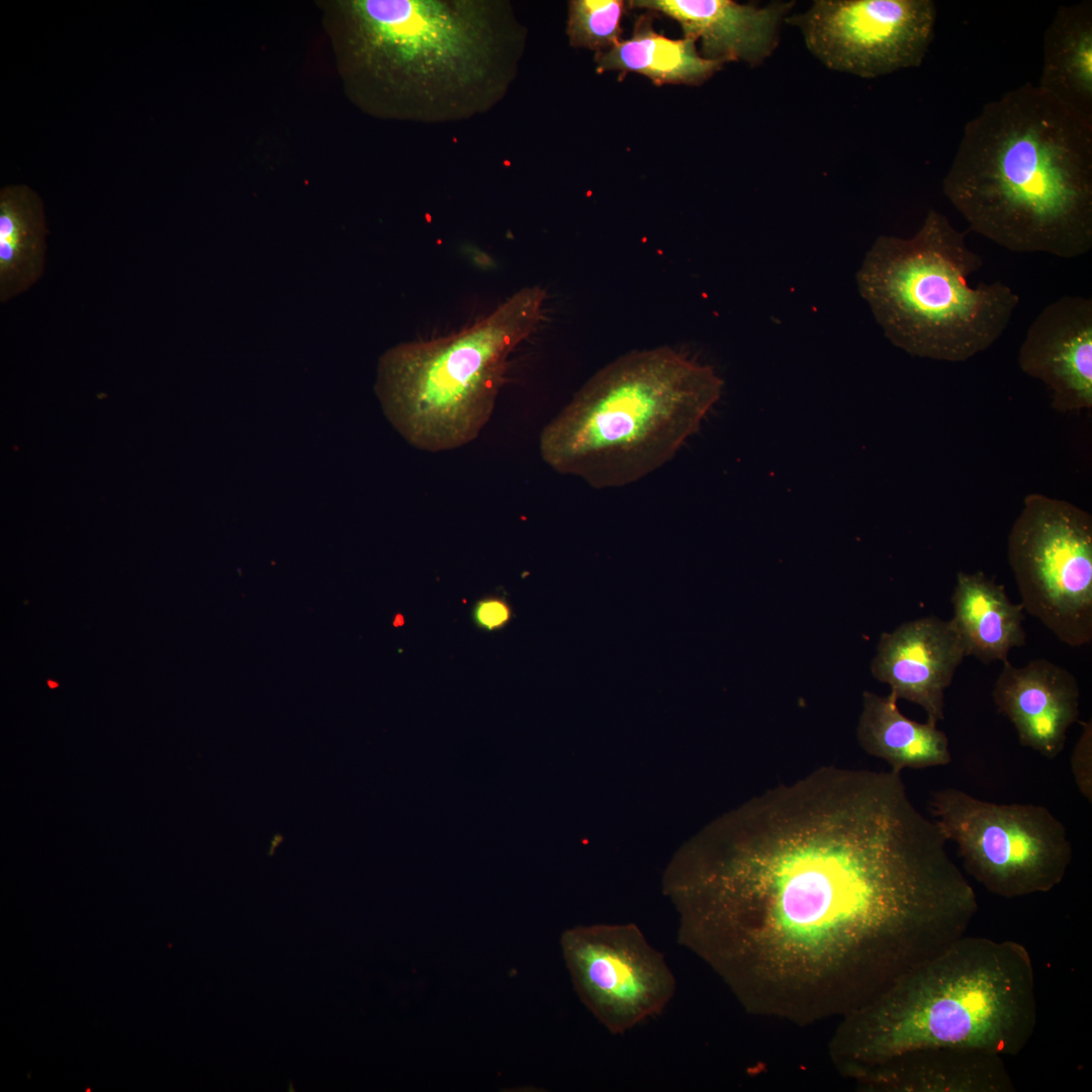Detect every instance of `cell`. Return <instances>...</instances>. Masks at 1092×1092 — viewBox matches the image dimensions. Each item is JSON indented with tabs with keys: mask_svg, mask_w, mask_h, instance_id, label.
Here are the masks:
<instances>
[{
	"mask_svg": "<svg viewBox=\"0 0 1092 1092\" xmlns=\"http://www.w3.org/2000/svg\"><path fill=\"white\" fill-rule=\"evenodd\" d=\"M950 602V621L967 656L1004 663L1013 648L1025 645L1023 607L1012 603L1004 586L985 573L958 572Z\"/></svg>",
	"mask_w": 1092,
	"mask_h": 1092,
	"instance_id": "obj_17",
	"label": "cell"
},
{
	"mask_svg": "<svg viewBox=\"0 0 1092 1092\" xmlns=\"http://www.w3.org/2000/svg\"><path fill=\"white\" fill-rule=\"evenodd\" d=\"M933 821L965 870L990 893L1012 899L1056 888L1073 857L1064 824L1035 804H996L956 789L934 791Z\"/></svg>",
	"mask_w": 1092,
	"mask_h": 1092,
	"instance_id": "obj_8",
	"label": "cell"
},
{
	"mask_svg": "<svg viewBox=\"0 0 1092 1092\" xmlns=\"http://www.w3.org/2000/svg\"><path fill=\"white\" fill-rule=\"evenodd\" d=\"M942 191L970 229L1016 253L1092 249V121L1026 83L964 129Z\"/></svg>",
	"mask_w": 1092,
	"mask_h": 1092,
	"instance_id": "obj_3",
	"label": "cell"
},
{
	"mask_svg": "<svg viewBox=\"0 0 1092 1092\" xmlns=\"http://www.w3.org/2000/svg\"><path fill=\"white\" fill-rule=\"evenodd\" d=\"M1003 664L992 692L998 711L1013 724L1022 746L1056 758L1065 748L1069 728L1079 718L1076 677L1043 658L1022 667L1009 660Z\"/></svg>",
	"mask_w": 1092,
	"mask_h": 1092,
	"instance_id": "obj_14",
	"label": "cell"
},
{
	"mask_svg": "<svg viewBox=\"0 0 1092 1092\" xmlns=\"http://www.w3.org/2000/svg\"><path fill=\"white\" fill-rule=\"evenodd\" d=\"M1037 1020L1035 976L1014 940L964 934L839 1019L829 1045L837 1070L857 1071L927 1048L1016 1056Z\"/></svg>",
	"mask_w": 1092,
	"mask_h": 1092,
	"instance_id": "obj_4",
	"label": "cell"
},
{
	"mask_svg": "<svg viewBox=\"0 0 1092 1092\" xmlns=\"http://www.w3.org/2000/svg\"><path fill=\"white\" fill-rule=\"evenodd\" d=\"M334 38L353 100L380 117L469 119L516 78L525 28L503 0H343Z\"/></svg>",
	"mask_w": 1092,
	"mask_h": 1092,
	"instance_id": "obj_2",
	"label": "cell"
},
{
	"mask_svg": "<svg viewBox=\"0 0 1092 1092\" xmlns=\"http://www.w3.org/2000/svg\"><path fill=\"white\" fill-rule=\"evenodd\" d=\"M625 4L620 0H573L567 35L572 46L604 52L620 41Z\"/></svg>",
	"mask_w": 1092,
	"mask_h": 1092,
	"instance_id": "obj_22",
	"label": "cell"
},
{
	"mask_svg": "<svg viewBox=\"0 0 1092 1092\" xmlns=\"http://www.w3.org/2000/svg\"><path fill=\"white\" fill-rule=\"evenodd\" d=\"M511 617V611L506 602L500 599H485L480 601L474 610V618L477 625L484 630L492 631L503 627Z\"/></svg>",
	"mask_w": 1092,
	"mask_h": 1092,
	"instance_id": "obj_24",
	"label": "cell"
},
{
	"mask_svg": "<svg viewBox=\"0 0 1092 1092\" xmlns=\"http://www.w3.org/2000/svg\"><path fill=\"white\" fill-rule=\"evenodd\" d=\"M869 1091L1013 1092L1001 1056L962 1048L911 1051L857 1071L852 1077Z\"/></svg>",
	"mask_w": 1092,
	"mask_h": 1092,
	"instance_id": "obj_16",
	"label": "cell"
},
{
	"mask_svg": "<svg viewBox=\"0 0 1092 1092\" xmlns=\"http://www.w3.org/2000/svg\"><path fill=\"white\" fill-rule=\"evenodd\" d=\"M47 222L38 194L24 184L0 190V302L27 291L44 271Z\"/></svg>",
	"mask_w": 1092,
	"mask_h": 1092,
	"instance_id": "obj_20",
	"label": "cell"
},
{
	"mask_svg": "<svg viewBox=\"0 0 1092 1092\" xmlns=\"http://www.w3.org/2000/svg\"><path fill=\"white\" fill-rule=\"evenodd\" d=\"M560 944L579 999L613 1034L660 1014L674 995L664 957L635 924L578 925Z\"/></svg>",
	"mask_w": 1092,
	"mask_h": 1092,
	"instance_id": "obj_10",
	"label": "cell"
},
{
	"mask_svg": "<svg viewBox=\"0 0 1092 1092\" xmlns=\"http://www.w3.org/2000/svg\"><path fill=\"white\" fill-rule=\"evenodd\" d=\"M545 298L540 287L522 288L461 332L387 351L376 391L398 433L429 452L473 441L492 415L510 355L541 322Z\"/></svg>",
	"mask_w": 1092,
	"mask_h": 1092,
	"instance_id": "obj_7",
	"label": "cell"
},
{
	"mask_svg": "<svg viewBox=\"0 0 1092 1092\" xmlns=\"http://www.w3.org/2000/svg\"><path fill=\"white\" fill-rule=\"evenodd\" d=\"M696 40L671 39L653 30L647 18L637 22L632 36L597 54L599 71L636 72L655 84L699 85L721 69L723 63L703 58Z\"/></svg>",
	"mask_w": 1092,
	"mask_h": 1092,
	"instance_id": "obj_21",
	"label": "cell"
},
{
	"mask_svg": "<svg viewBox=\"0 0 1092 1092\" xmlns=\"http://www.w3.org/2000/svg\"><path fill=\"white\" fill-rule=\"evenodd\" d=\"M951 621L922 617L883 633L871 669L897 700L920 706L927 721L944 719V695L966 657Z\"/></svg>",
	"mask_w": 1092,
	"mask_h": 1092,
	"instance_id": "obj_13",
	"label": "cell"
},
{
	"mask_svg": "<svg viewBox=\"0 0 1092 1092\" xmlns=\"http://www.w3.org/2000/svg\"><path fill=\"white\" fill-rule=\"evenodd\" d=\"M936 15L931 0H817L788 21L826 67L875 78L921 65Z\"/></svg>",
	"mask_w": 1092,
	"mask_h": 1092,
	"instance_id": "obj_11",
	"label": "cell"
},
{
	"mask_svg": "<svg viewBox=\"0 0 1092 1092\" xmlns=\"http://www.w3.org/2000/svg\"><path fill=\"white\" fill-rule=\"evenodd\" d=\"M1043 92L1092 121V2L1061 6L1045 30Z\"/></svg>",
	"mask_w": 1092,
	"mask_h": 1092,
	"instance_id": "obj_19",
	"label": "cell"
},
{
	"mask_svg": "<svg viewBox=\"0 0 1092 1092\" xmlns=\"http://www.w3.org/2000/svg\"><path fill=\"white\" fill-rule=\"evenodd\" d=\"M632 6L676 20L685 37L701 39L702 57L721 63L760 65L779 43V27L790 3L757 7L731 0H636Z\"/></svg>",
	"mask_w": 1092,
	"mask_h": 1092,
	"instance_id": "obj_15",
	"label": "cell"
},
{
	"mask_svg": "<svg viewBox=\"0 0 1092 1092\" xmlns=\"http://www.w3.org/2000/svg\"><path fill=\"white\" fill-rule=\"evenodd\" d=\"M1021 606L1063 643L1092 641V517L1064 499L1029 493L1007 539Z\"/></svg>",
	"mask_w": 1092,
	"mask_h": 1092,
	"instance_id": "obj_9",
	"label": "cell"
},
{
	"mask_svg": "<svg viewBox=\"0 0 1092 1092\" xmlns=\"http://www.w3.org/2000/svg\"><path fill=\"white\" fill-rule=\"evenodd\" d=\"M901 774L823 766L692 837L663 876L678 942L749 1013L842 1018L967 930L973 887Z\"/></svg>",
	"mask_w": 1092,
	"mask_h": 1092,
	"instance_id": "obj_1",
	"label": "cell"
},
{
	"mask_svg": "<svg viewBox=\"0 0 1092 1092\" xmlns=\"http://www.w3.org/2000/svg\"><path fill=\"white\" fill-rule=\"evenodd\" d=\"M714 369L659 347L598 371L542 430V459L597 488L654 471L698 431L719 399Z\"/></svg>",
	"mask_w": 1092,
	"mask_h": 1092,
	"instance_id": "obj_5",
	"label": "cell"
},
{
	"mask_svg": "<svg viewBox=\"0 0 1092 1092\" xmlns=\"http://www.w3.org/2000/svg\"><path fill=\"white\" fill-rule=\"evenodd\" d=\"M897 701L891 694L863 693L856 729L861 748L884 759L897 774L905 768L948 764L951 754L946 734L935 723H919L904 716Z\"/></svg>",
	"mask_w": 1092,
	"mask_h": 1092,
	"instance_id": "obj_18",
	"label": "cell"
},
{
	"mask_svg": "<svg viewBox=\"0 0 1092 1092\" xmlns=\"http://www.w3.org/2000/svg\"><path fill=\"white\" fill-rule=\"evenodd\" d=\"M1081 734L1070 757L1071 770L1081 795L1092 802V721H1081Z\"/></svg>",
	"mask_w": 1092,
	"mask_h": 1092,
	"instance_id": "obj_23",
	"label": "cell"
},
{
	"mask_svg": "<svg viewBox=\"0 0 1092 1092\" xmlns=\"http://www.w3.org/2000/svg\"><path fill=\"white\" fill-rule=\"evenodd\" d=\"M1018 365L1045 385L1057 412L1090 411L1092 298L1064 295L1046 304L1027 329Z\"/></svg>",
	"mask_w": 1092,
	"mask_h": 1092,
	"instance_id": "obj_12",
	"label": "cell"
},
{
	"mask_svg": "<svg viewBox=\"0 0 1092 1092\" xmlns=\"http://www.w3.org/2000/svg\"><path fill=\"white\" fill-rule=\"evenodd\" d=\"M982 264L966 234L930 209L913 237L877 238L856 281L893 345L920 358L964 362L1003 335L1020 302L1001 281L972 286Z\"/></svg>",
	"mask_w": 1092,
	"mask_h": 1092,
	"instance_id": "obj_6",
	"label": "cell"
}]
</instances>
